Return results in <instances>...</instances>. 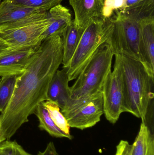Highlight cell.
<instances>
[{"mask_svg": "<svg viewBox=\"0 0 154 155\" xmlns=\"http://www.w3.org/2000/svg\"><path fill=\"white\" fill-rule=\"evenodd\" d=\"M42 11L38 8L15 4L9 0H3L0 4V25L16 21L32 14Z\"/></svg>", "mask_w": 154, "mask_h": 155, "instance_id": "9a60e30c", "label": "cell"}, {"mask_svg": "<svg viewBox=\"0 0 154 155\" xmlns=\"http://www.w3.org/2000/svg\"><path fill=\"white\" fill-rule=\"evenodd\" d=\"M114 69L106 77L102 88L104 114L108 121L115 124L124 111V94L121 63L115 54Z\"/></svg>", "mask_w": 154, "mask_h": 155, "instance_id": "52a82bcc", "label": "cell"}, {"mask_svg": "<svg viewBox=\"0 0 154 155\" xmlns=\"http://www.w3.org/2000/svg\"><path fill=\"white\" fill-rule=\"evenodd\" d=\"M140 23V61L154 78V17L142 20Z\"/></svg>", "mask_w": 154, "mask_h": 155, "instance_id": "30bf717a", "label": "cell"}, {"mask_svg": "<svg viewBox=\"0 0 154 155\" xmlns=\"http://www.w3.org/2000/svg\"><path fill=\"white\" fill-rule=\"evenodd\" d=\"M38 155H58L54 143L50 142L45 150L43 152H39Z\"/></svg>", "mask_w": 154, "mask_h": 155, "instance_id": "d4e9b609", "label": "cell"}, {"mask_svg": "<svg viewBox=\"0 0 154 155\" xmlns=\"http://www.w3.org/2000/svg\"><path fill=\"white\" fill-rule=\"evenodd\" d=\"M42 105L47 109L52 120L56 126L68 134H70V127L65 117L61 112L60 108L55 102L47 100L42 102Z\"/></svg>", "mask_w": 154, "mask_h": 155, "instance_id": "44dd1931", "label": "cell"}, {"mask_svg": "<svg viewBox=\"0 0 154 155\" xmlns=\"http://www.w3.org/2000/svg\"><path fill=\"white\" fill-rule=\"evenodd\" d=\"M84 29L79 27L72 20L61 37L63 44V68H68L71 60L77 49Z\"/></svg>", "mask_w": 154, "mask_h": 155, "instance_id": "5bb4252c", "label": "cell"}, {"mask_svg": "<svg viewBox=\"0 0 154 155\" xmlns=\"http://www.w3.org/2000/svg\"><path fill=\"white\" fill-rule=\"evenodd\" d=\"M132 145L127 141L121 140L117 146L116 152L115 155H131Z\"/></svg>", "mask_w": 154, "mask_h": 155, "instance_id": "cb8c5ba5", "label": "cell"}, {"mask_svg": "<svg viewBox=\"0 0 154 155\" xmlns=\"http://www.w3.org/2000/svg\"><path fill=\"white\" fill-rule=\"evenodd\" d=\"M0 46L4 47V48H6L8 46V44L1 37H0Z\"/></svg>", "mask_w": 154, "mask_h": 155, "instance_id": "484cf974", "label": "cell"}, {"mask_svg": "<svg viewBox=\"0 0 154 155\" xmlns=\"http://www.w3.org/2000/svg\"><path fill=\"white\" fill-rule=\"evenodd\" d=\"M3 1V0H0V4H1V3Z\"/></svg>", "mask_w": 154, "mask_h": 155, "instance_id": "83f0119b", "label": "cell"}, {"mask_svg": "<svg viewBox=\"0 0 154 155\" xmlns=\"http://www.w3.org/2000/svg\"><path fill=\"white\" fill-rule=\"evenodd\" d=\"M42 44V43H41ZM41 44L0 50V76L19 75L24 72L30 59Z\"/></svg>", "mask_w": 154, "mask_h": 155, "instance_id": "ba28073f", "label": "cell"}, {"mask_svg": "<svg viewBox=\"0 0 154 155\" xmlns=\"http://www.w3.org/2000/svg\"><path fill=\"white\" fill-rule=\"evenodd\" d=\"M4 48H4V47H2V46H0V50H1V49H4Z\"/></svg>", "mask_w": 154, "mask_h": 155, "instance_id": "4316f807", "label": "cell"}, {"mask_svg": "<svg viewBox=\"0 0 154 155\" xmlns=\"http://www.w3.org/2000/svg\"><path fill=\"white\" fill-rule=\"evenodd\" d=\"M11 2L21 6L30 8H38L48 12L63 0H9Z\"/></svg>", "mask_w": 154, "mask_h": 155, "instance_id": "7402d4cb", "label": "cell"}, {"mask_svg": "<svg viewBox=\"0 0 154 155\" xmlns=\"http://www.w3.org/2000/svg\"><path fill=\"white\" fill-rule=\"evenodd\" d=\"M18 75H7L0 80V112H3L10 102L14 91Z\"/></svg>", "mask_w": 154, "mask_h": 155, "instance_id": "ffe728a7", "label": "cell"}, {"mask_svg": "<svg viewBox=\"0 0 154 155\" xmlns=\"http://www.w3.org/2000/svg\"><path fill=\"white\" fill-rule=\"evenodd\" d=\"M1 143H0V147H1Z\"/></svg>", "mask_w": 154, "mask_h": 155, "instance_id": "f1b7e54d", "label": "cell"}, {"mask_svg": "<svg viewBox=\"0 0 154 155\" xmlns=\"http://www.w3.org/2000/svg\"><path fill=\"white\" fill-rule=\"evenodd\" d=\"M61 112L70 127L83 130L94 126L104 114L102 91L83 98L70 99Z\"/></svg>", "mask_w": 154, "mask_h": 155, "instance_id": "8992f818", "label": "cell"}, {"mask_svg": "<svg viewBox=\"0 0 154 155\" xmlns=\"http://www.w3.org/2000/svg\"><path fill=\"white\" fill-rule=\"evenodd\" d=\"M34 114L39 119L40 129L44 130L49 134L56 138H66L70 140L73 138L71 135L64 133L55 125L42 103L38 105Z\"/></svg>", "mask_w": 154, "mask_h": 155, "instance_id": "e0dca14e", "label": "cell"}, {"mask_svg": "<svg viewBox=\"0 0 154 155\" xmlns=\"http://www.w3.org/2000/svg\"><path fill=\"white\" fill-rule=\"evenodd\" d=\"M48 18L41 22L5 32H0V37L8 44L7 47H25L41 44L42 35L49 26Z\"/></svg>", "mask_w": 154, "mask_h": 155, "instance_id": "9c48e42d", "label": "cell"}, {"mask_svg": "<svg viewBox=\"0 0 154 155\" xmlns=\"http://www.w3.org/2000/svg\"><path fill=\"white\" fill-rule=\"evenodd\" d=\"M48 12H39L24 17L18 21L0 25V32H5L41 22L48 18Z\"/></svg>", "mask_w": 154, "mask_h": 155, "instance_id": "ac0fdd59", "label": "cell"}, {"mask_svg": "<svg viewBox=\"0 0 154 155\" xmlns=\"http://www.w3.org/2000/svg\"><path fill=\"white\" fill-rule=\"evenodd\" d=\"M69 82L68 69L63 68L57 70L49 85L47 93L48 99L56 103L60 110L67 106L71 99Z\"/></svg>", "mask_w": 154, "mask_h": 155, "instance_id": "7c38bea8", "label": "cell"}, {"mask_svg": "<svg viewBox=\"0 0 154 155\" xmlns=\"http://www.w3.org/2000/svg\"><path fill=\"white\" fill-rule=\"evenodd\" d=\"M105 0H69L70 5L75 13L74 22L80 28L85 29L89 21L93 18H103V5Z\"/></svg>", "mask_w": 154, "mask_h": 155, "instance_id": "8fae6325", "label": "cell"}, {"mask_svg": "<svg viewBox=\"0 0 154 155\" xmlns=\"http://www.w3.org/2000/svg\"><path fill=\"white\" fill-rule=\"evenodd\" d=\"M0 80H1V79H0Z\"/></svg>", "mask_w": 154, "mask_h": 155, "instance_id": "4dcf8cb0", "label": "cell"}, {"mask_svg": "<svg viewBox=\"0 0 154 155\" xmlns=\"http://www.w3.org/2000/svg\"><path fill=\"white\" fill-rule=\"evenodd\" d=\"M63 44L61 35L42 43L24 71L18 75L10 102L0 115V141L10 140L34 114L38 105L48 99L51 81L62 64Z\"/></svg>", "mask_w": 154, "mask_h": 155, "instance_id": "6da1fadb", "label": "cell"}, {"mask_svg": "<svg viewBox=\"0 0 154 155\" xmlns=\"http://www.w3.org/2000/svg\"><path fill=\"white\" fill-rule=\"evenodd\" d=\"M114 55L108 39L99 47L70 87L71 99L83 98L102 91L105 80L112 71Z\"/></svg>", "mask_w": 154, "mask_h": 155, "instance_id": "3957f363", "label": "cell"}, {"mask_svg": "<svg viewBox=\"0 0 154 155\" xmlns=\"http://www.w3.org/2000/svg\"><path fill=\"white\" fill-rule=\"evenodd\" d=\"M111 18H92L85 27L68 69L69 81L76 79L113 29Z\"/></svg>", "mask_w": 154, "mask_h": 155, "instance_id": "277c9868", "label": "cell"}, {"mask_svg": "<svg viewBox=\"0 0 154 155\" xmlns=\"http://www.w3.org/2000/svg\"><path fill=\"white\" fill-rule=\"evenodd\" d=\"M50 24L42 35L43 41L54 35L62 34L72 23L69 10L61 4L58 5L48 12Z\"/></svg>", "mask_w": 154, "mask_h": 155, "instance_id": "4fadbf2b", "label": "cell"}, {"mask_svg": "<svg viewBox=\"0 0 154 155\" xmlns=\"http://www.w3.org/2000/svg\"><path fill=\"white\" fill-rule=\"evenodd\" d=\"M111 20L113 29L108 41L115 55L119 54L140 61V22L126 17L118 11H116V15Z\"/></svg>", "mask_w": 154, "mask_h": 155, "instance_id": "5b68a950", "label": "cell"}, {"mask_svg": "<svg viewBox=\"0 0 154 155\" xmlns=\"http://www.w3.org/2000/svg\"><path fill=\"white\" fill-rule=\"evenodd\" d=\"M117 11L126 17L140 22L146 18L154 17V0H149L129 9Z\"/></svg>", "mask_w": 154, "mask_h": 155, "instance_id": "d6986e66", "label": "cell"}, {"mask_svg": "<svg viewBox=\"0 0 154 155\" xmlns=\"http://www.w3.org/2000/svg\"><path fill=\"white\" fill-rule=\"evenodd\" d=\"M131 155H154L153 135L145 122H142L139 133L132 144Z\"/></svg>", "mask_w": 154, "mask_h": 155, "instance_id": "2e32d148", "label": "cell"}, {"mask_svg": "<svg viewBox=\"0 0 154 155\" xmlns=\"http://www.w3.org/2000/svg\"><path fill=\"white\" fill-rule=\"evenodd\" d=\"M2 143V142H1V141H0V143Z\"/></svg>", "mask_w": 154, "mask_h": 155, "instance_id": "f546056e", "label": "cell"}, {"mask_svg": "<svg viewBox=\"0 0 154 155\" xmlns=\"http://www.w3.org/2000/svg\"><path fill=\"white\" fill-rule=\"evenodd\" d=\"M119 55V54H118ZM123 76L124 111L146 123L154 97V78L140 61L119 55Z\"/></svg>", "mask_w": 154, "mask_h": 155, "instance_id": "7a4b0ae2", "label": "cell"}, {"mask_svg": "<svg viewBox=\"0 0 154 155\" xmlns=\"http://www.w3.org/2000/svg\"><path fill=\"white\" fill-rule=\"evenodd\" d=\"M0 155H32L26 152L16 142L9 140L1 143Z\"/></svg>", "mask_w": 154, "mask_h": 155, "instance_id": "603a6c76", "label": "cell"}]
</instances>
